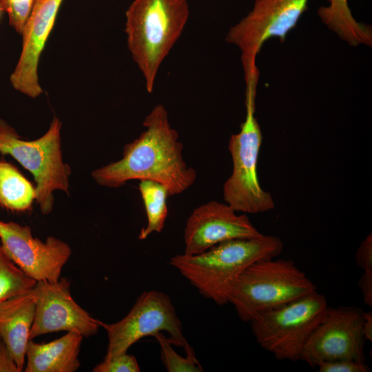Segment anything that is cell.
Returning <instances> with one entry per match:
<instances>
[{
	"instance_id": "obj_28",
	"label": "cell",
	"mask_w": 372,
	"mask_h": 372,
	"mask_svg": "<svg viewBox=\"0 0 372 372\" xmlns=\"http://www.w3.org/2000/svg\"><path fill=\"white\" fill-rule=\"evenodd\" d=\"M362 333L365 341H372V313L363 312Z\"/></svg>"
},
{
	"instance_id": "obj_20",
	"label": "cell",
	"mask_w": 372,
	"mask_h": 372,
	"mask_svg": "<svg viewBox=\"0 0 372 372\" xmlns=\"http://www.w3.org/2000/svg\"><path fill=\"white\" fill-rule=\"evenodd\" d=\"M36 282L6 256L0 242V302L32 289Z\"/></svg>"
},
{
	"instance_id": "obj_1",
	"label": "cell",
	"mask_w": 372,
	"mask_h": 372,
	"mask_svg": "<svg viewBox=\"0 0 372 372\" xmlns=\"http://www.w3.org/2000/svg\"><path fill=\"white\" fill-rule=\"evenodd\" d=\"M143 125L145 130L125 145L122 158L92 171V178L108 188L132 180H150L165 185L169 196L184 192L194 183L197 174L184 161L183 145L165 106L155 105Z\"/></svg>"
},
{
	"instance_id": "obj_26",
	"label": "cell",
	"mask_w": 372,
	"mask_h": 372,
	"mask_svg": "<svg viewBox=\"0 0 372 372\" xmlns=\"http://www.w3.org/2000/svg\"><path fill=\"white\" fill-rule=\"evenodd\" d=\"M364 304L372 307V271H363L358 280Z\"/></svg>"
},
{
	"instance_id": "obj_24",
	"label": "cell",
	"mask_w": 372,
	"mask_h": 372,
	"mask_svg": "<svg viewBox=\"0 0 372 372\" xmlns=\"http://www.w3.org/2000/svg\"><path fill=\"white\" fill-rule=\"evenodd\" d=\"M320 372H368L365 362L353 360H337L321 363L318 366Z\"/></svg>"
},
{
	"instance_id": "obj_5",
	"label": "cell",
	"mask_w": 372,
	"mask_h": 372,
	"mask_svg": "<svg viewBox=\"0 0 372 372\" xmlns=\"http://www.w3.org/2000/svg\"><path fill=\"white\" fill-rule=\"evenodd\" d=\"M62 123L54 116L47 132L37 139L23 140L16 130L0 119V153L10 155L34 176L35 200L43 215L49 214L54 203V192L70 195V166L63 160L61 129Z\"/></svg>"
},
{
	"instance_id": "obj_10",
	"label": "cell",
	"mask_w": 372,
	"mask_h": 372,
	"mask_svg": "<svg viewBox=\"0 0 372 372\" xmlns=\"http://www.w3.org/2000/svg\"><path fill=\"white\" fill-rule=\"evenodd\" d=\"M363 312L354 307H328L307 342L300 360L312 367L337 360L365 361Z\"/></svg>"
},
{
	"instance_id": "obj_7",
	"label": "cell",
	"mask_w": 372,
	"mask_h": 372,
	"mask_svg": "<svg viewBox=\"0 0 372 372\" xmlns=\"http://www.w3.org/2000/svg\"><path fill=\"white\" fill-rule=\"evenodd\" d=\"M328 307L326 298L316 291L259 313L250 322L251 330L260 346L276 359L297 361Z\"/></svg>"
},
{
	"instance_id": "obj_27",
	"label": "cell",
	"mask_w": 372,
	"mask_h": 372,
	"mask_svg": "<svg viewBox=\"0 0 372 372\" xmlns=\"http://www.w3.org/2000/svg\"><path fill=\"white\" fill-rule=\"evenodd\" d=\"M0 372H20L11 353L0 340Z\"/></svg>"
},
{
	"instance_id": "obj_15",
	"label": "cell",
	"mask_w": 372,
	"mask_h": 372,
	"mask_svg": "<svg viewBox=\"0 0 372 372\" xmlns=\"http://www.w3.org/2000/svg\"><path fill=\"white\" fill-rule=\"evenodd\" d=\"M35 314L33 288L0 302V340L23 371L25 350Z\"/></svg>"
},
{
	"instance_id": "obj_3",
	"label": "cell",
	"mask_w": 372,
	"mask_h": 372,
	"mask_svg": "<svg viewBox=\"0 0 372 372\" xmlns=\"http://www.w3.org/2000/svg\"><path fill=\"white\" fill-rule=\"evenodd\" d=\"M187 0H134L125 12V32L132 59L141 72L147 92L159 68L187 24Z\"/></svg>"
},
{
	"instance_id": "obj_8",
	"label": "cell",
	"mask_w": 372,
	"mask_h": 372,
	"mask_svg": "<svg viewBox=\"0 0 372 372\" xmlns=\"http://www.w3.org/2000/svg\"><path fill=\"white\" fill-rule=\"evenodd\" d=\"M309 0H255L251 10L231 26L225 41L240 51L246 87L257 88L256 58L263 44L278 38L284 42L307 9Z\"/></svg>"
},
{
	"instance_id": "obj_25",
	"label": "cell",
	"mask_w": 372,
	"mask_h": 372,
	"mask_svg": "<svg viewBox=\"0 0 372 372\" xmlns=\"http://www.w3.org/2000/svg\"><path fill=\"white\" fill-rule=\"evenodd\" d=\"M357 265L363 271H372V237L370 234L362 242L355 254Z\"/></svg>"
},
{
	"instance_id": "obj_16",
	"label": "cell",
	"mask_w": 372,
	"mask_h": 372,
	"mask_svg": "<svg viewBox=\"0 0 372 372\" xmlns=\"http://www.w3.org/2000/svg\"><path fill=\"white\" fill-rule=\"evenodd\" d=\"M83 336L77 331H67L62 337L47 343L32 340L25 350V372H75Z\"/></svg>"
},
{
	"instance_id": "obj_29",
	"label": "cell",
	"mask_w": 372,
	"mask_h": 372,
	"mask_svg": "<svg viewBox=\"0 0 372 372\" xmlns=\"http://www.w3.org/2000/svg\"><path fill=\"white\" fill-rule=\"evenodd\" d=\"M1 11H2V10H1V7H0V14H1Z\"/></svg>"
},
{
	"instance_id": "obj_13",
	"label": "cell",
	"mask_w": 372,
	"mask_h": 372,
	"mask_svg": "<svg viewBox=\"0 0 372 372\" xmlns=\"http://www.w3.org/2000/svg\"><path fill=\"white\" fill-rule=\"evenodd\" d=\"M262 234L245 214H238L225 202L211 200L194 209L188 217L184 231V254H198L226 240Z\"/></svg>"
},
{
	"instance_id": "obj_6",
	"label": "cell",
	"mask_w": 372,
	"mask_h": 372,
	"mask_svg": "<svg viewBox=\"0 0 372 372\" xmlns=\"http://www.w3.org/2000/svg\"><path fill=\"white\" fill-rule=\"evenodd\" d=\"M256 90H245L246 115L240 131L230 136L232 172L223 185V198L237 212L258 214L273 209L271 194L259 183L257 164L262 134L255 116Z\"/></svg>"
},
{
	"instance_id": "obj_14",
	"label": "cell",
	"mask_w": 372,
	"mask_h": 372,
	"mask_svg": "<svg viewBox=\"0 0 372 372\" xmlns=\"http://www.w3.org/2000/svg\"><path fill=\"white\" fill-rule=\"evenodd\" d=\"M63 1L34 0L21 33V54L10 82L15 90L28 97L35 99L43 93L38 75L39 59Z\"/></svg>"
},
{
	"instance_id": "obj_21",
	"label": "cell",
	"mask_w": 372,
	"mask_h": 372,
	"mask_svg": "<svg viewBox=\"0 0 372 372\" xmlns=\"http://www.w3.org/2000/svg\"><path fill=\"white\" fill-rule=\"evenodd\" d=\"M153 337L156 338L160 345L161 360L168 372L203 371L189 344L184 348L187 356L183 358L174 351L172 346L173 344L172 340L169 338H167L163 332H158Z\"/></svg>"
},
{
	"instance_id": "obj_19",
	"label": "cell",
	"mask_w": 372,
	"mask_h": 372,
	"mask_svg": "<svg viewBox=\"0 0 372 372\" xmlns=\"http://www.w3.org/2000/svg\"><path fill=\"white\" fill-rule=\"evenodd\" d=\"M138 188L147 220L138 238L145 240L152 233H160L163 229L168 214L167 198L169 196L165 185L154 180H141Z\"/></svg>"
},
{
	"instance_id": "obj_23",
	"label": "cell",
	"mask_w": 372,
	"mask_h": 372,
	"mask_svg": "<svg viewBox=\"0 0 372 372\" xmlns=\"http://www.w3.org/2000/svg\"><path fill=\"white\" fill-rule=\"evenodd\" d=\"M93 372H138L140 367L136 358L124 353L108 360L103 359L95 366Z\"/></svg>"
},
{
	"instance_id": "obj_18",
	"label": "cell",
	"mask_w": 372,
	"mask_h": 372,
	"mask_svg": "<svg viewBox=\"0 0 372 372\" xmlns=\"http://www.w3.org/2000/svg\"><path fill=\"white\" fill-rule=\"evenodd\" d=\"M35 197L31 182L14 165L0 160V206L12 211H26Z\"/></svg>"
},
{
	"instance_id": "obj_4",
	"label": "cell",
	"mask_w": 372,
	"mask_h": 372,
	"mask_svg": "<svg viewBox=\"0 0 372 372\" xmlns=\"http://www.w3.org/2000/svg\"><path fill=\"white\" fill-rule=\"evenodd\" d=\"M316 291L313 282L291 260L256 261L238 277L229 298L239 318L251 322L260 313L276 309Z\"/></svg>"
},
{
	"instance_id": "obj_17",
	"label": "cell",
	"mask_w": 372,
	"mask_h": 372,
	"mask_svg": "<svg viewBox=\"0 0 372 372\" xmlns=\"http://www.w3.org/2000/svg\"><path fill=\"white\" fill-rule=\"evenodd\" d=\"M317 12L322 23L351 46H372L371 26L358 21L350 10L348 0H327Z\"/></svg>"
},
{
	"instance_id": "obj_2",
	"label": "cell",
	"mask_w": 372,
	"mask_h": 372,
	"mask_svg": "<svg viewBox=\"0 0 372 372\" xmlns=\"http://www.w3.org/2000/svg\"><path fill=\"white\" fill-rule=\"evenodd\" d=\"M282 249L280 238L262 234L226 240L198 254L176 255L170 258L169 265L200 293L223 305L229 303L233 288L247 267L256 261L277 257Z\"/></svg>"
},
{
	"instance_id": "obj_22",
	"label": "cell",
	"mask_w": 372,
	"mask_h": 372,
	"mask_svg": "<svg viewBox=\"0 0 372 372\" xmlns=\"http://www.w3.org/2000/svg\"><path fill=\"white\" fill-rule=\"evenodd\" d=\"M34 0H0V7L8 17L9 25L21 34Z\"/></svg>"
},
{
	"instance_id": "obj_9",
	"label": "cell",
	"mask_w": 372,
	"mask_h": 372,
	"mask_svg": "<svg viewBox=\"0 0 372 372\" xmlns=\"http://www.w3.org/2000/svg\"><path fill=\"white\" fill-rule=\"evenodd\" d=\"M101 327L108 339L105 360L127 353L141 338L158 332H167L174 345L185 348L188 344L169 297L161 291H144L123 319L112 324L101 321Z\"/></svg>"
},
{
	"instance_id": "obj_11",
	"label": "cell",
	"mask_w": 372,
	"mask_h": 372,
	"mask_svg": "<svg viewBox=\"0 0 372 372\" xmlns=\"http://www.w3.org/2000/svg\"><path fill=\"white\" fill-rule=\"evenodd\" d=\"M0 242L6 256L37 282L59 280L72 254L70 245L54 236L42 241L29 226L1 220Z\"/></svg>"
},
{
	"instance_id": "obj_12",
	"label": "cell",
	"mask_w": 372,
	"mask_h": 372,
	"mask_svg": "<svg viewBox=\"0 0 372 372\" xmlns=\"http://www.w3.org/2000/svg\"><path fill=\"white\" fill-rule=\"evenodd\" d=\"M33 291L35 314L30 340L62 331H77L86 338L98 332L101 321L74 301L70 293V282L66 278L55 282H37Z\"/></svg>"
}]
</instances>
